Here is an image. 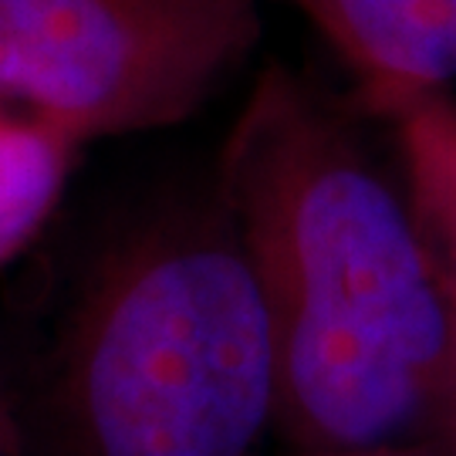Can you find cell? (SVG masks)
Returning <instances> with one entry per match:
<instances>
[{
  "mask_svg": "<svg viewBox=\"0 0 456 456\" xmlns=\"http://www.w3.org/2000/svg\"><path fill=\"white\" fill-rule=\"evenodd\" d=\"M216 190L267 297L294 456H456V294L399 166L274 61Z\"/></svg>",
  "mask_w": 456,
  "mask_h": 456,
  "instance_id": "1",
  "label": "cell"
},
{
  "mask_svg": "<svg viewBox=\"0 0 456 456\" xmlns=\"http://www.w3.org/2000/svg\"><path fill=\"white\" fill-rule=\"evenodd\" d=\"M58 389L78 456H254L274 433L271 311L216 186L152 210L95 264Z\"/></svg>",
  "mask_w": 456,
  "mask_h": 456,
  "instance_id": "2",
  "label": "cell"
},
{
  "mask_svg": "<svg viewBox=\"0 0 456 456\" xmlns=\"http://www.w3.org/2000/svg\"><path fill=\"white\" fill-rule=\"evenodd\" d=\"M261 0H0V98L78 142L193 118L261 41Z\"/></svg>",
  "mask_w": 456,
  "mask_h": 456,
  "instance_id": "3",
  "label": "cell"
},
{
  "mask_svg": "<svg viewBox=\"0 0 456 456\" xmlns=\"http://www.w3.org/2000/svg\"><path fill=\"white\" fill-rule=\"evenodd\" d=\"M359 85V102L389 118L456 85V0H294Z\"/></svg>",
  "mask_w": 456,
  "mask_h": 456,
  "instance_id": "4",
  "label": "cell"
},
{
  "mask_svg": "<svg viewBox=\"0 0 456 456\" xmlns=\"http://www.w3.org/2000/svg\"><path fill=\"white\" fill-rule=\"evenodd\" d=\"M82 149L45 115L0 98V267L45 230Z\"/></svg>",
  "mask_w": 456,
  "mask_h": 456,
  "instance_id": "5",
  "label": "cell"
},
{
  "mask_svg": "<svg viewBox=\"0 0 456 456\" xmlns=\"http://www.w3.org/2000/svg\"><path fill=\"white\" fill-rule=\"evenodd\" d=\"M395 166L456 294V92H436L386 118Z\"/></svg>",
  "mask_w": 456,
  "mask_h": 456,
  "instance_id": "6",
  "label": "cell"
},
{
  "mask_svg": "<svg viewBox=\"0 0 456 456\" xmlns=\"http://www.w3.org/2000/svg\"><path fill=\"white\" fill-rule=\"evenodd\" d=\"M0 456H20V433H17L14 412L7 403V392L0 382Z\"/></svg>",
  "mask_w": 456,
  "mask_h": 456,
  "instance_id": "7",
  "label": "cell"
}]
</instances>
